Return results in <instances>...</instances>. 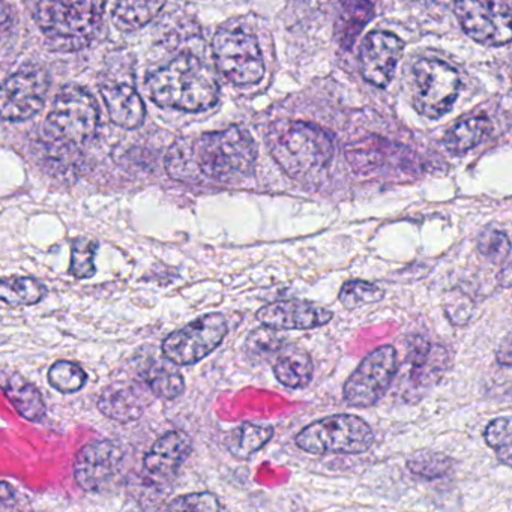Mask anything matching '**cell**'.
Here are the masks:
<instances>
[{"instance_id": "cell-1", "label": "cell", "mask_w": 512, "mask_h": 512, "mask_svg": "<svg viewBox=\"0 0 512 512\" xmlns=\"http://www.w3.org/2000/svg\"><path fill=\"white\" fill-rule=\"evenodd\" d=\"M257 149L247 131L230 127L178 140L166 158L170 178L187 184H236L253 173Z\"/></svg>"}, {"instance_id": "cell-2", "label": "cell", "mask_w": 512, "mask_h": 512, "mask_svg": "<svg viewBox=\"0 0 512 512\" xmlns=\"http://www.w3.org/2000/svg\"><path fill=\"white\" fill-rule=\"evenodd\" d=\"M152 100L164 109L205 112L217 104L220 85L214 70L191 53H182L148 77Z\"/></svg>"}, {"instance_id": "cell-3", "label": "cell", "mask_w": 512, "mask_h": 512, "mask_svg": "<svg viewBox=\"0 0 512 512\" xmlns=\"http://www.w3.org/2000/svg\"><path fill=\"white\" fill-rule=\"evenodd\" d=\"M106 0H40L38 26L56 52L89 46L103 23Z\"/></svg>"}, {"instance_id": "cell-4", "label": "cell", "mask_w": 512, "mask_h": 512, "mask_svg": "<svg viewBox=\"0 0 512 512\" xmlns=\"http://www.w3.org/2000/svg\"><path fill=\"white\" fill-rule=\"evenodd\" d=\"M268 143L274 160L293 178L323 169L334 154L331 137L305 122H278L269 131Z\"/></svg>"}, {"instance_id": "cell-5", "label": "cell", "mask_w": 512, "mask_h": 512, "mask_svg": "<svg viewBox=\"0 0 512 512\" xmlns=\"http://www.w3.org/2000/svg\"><path fill=\"white\" fill-rule=\"evenodd\" d=\"M373 440V430L364 419L335 415L305 427L295 442L310 454H362L371 448Z\"/></svg>"}, {"instance_id": "cell-6", "label": "cell", "mask_w": 512, "mask_h": 512, "mask_svg": "<svg viewBox=\"0 0 512 512\" xmlns=\"http://www.w3.org/2000/svg\"><path fill=\"white\" fill-rule=\"evenodd\" d=\"M100 112L94 97L80 86H67L59 92L47 118L50 137L62 145L76 146L95 137Z\"/></svg>"}, {"instance_id": "cell-7", "label": "cell", "mask_w": 512, "mask_h": 512, "mask_svg": "<svg viewBox=\"0 0 512 512\" xmlns=\"http://www.w3.org/2000/svg\"><path fill=\"white\" fill-rule=\"evenodd\" d=\"M212 53L220 73L236 86L257 85L265 62L257 38L242 28H221L212 40Z\"/></svg>"}, {"instance_id": "cell-8", "label": "cell", "mask_w": 512, "mask_h": 512, "mask_svg": "<svg viewBox=\"0 0 512 512\" xmlns=\"http://www.w3.org/2000/svg\"><path fill=\"white\" fill-rule=\"evenodd\" d=\"M413 83V106L427 119L445 116L461 89L458 71L437 59H419L413 65Z\"/></svg>"}, {"instance_id": "cell-9", "label": "cell", "mask_w": 512, "mask_h": 512, "mask_svg": "<svg viewBox=\"0 0 512 512\" xmlns=\"http://www.w3.org/2000/svg\"><path fill=\"white\" fill-rule=\"evenodd\" d=\"M226 334V317L220 313L206 314L164 340V358L175 365L196 364L211 355Z\"/></svg>"}, {"instance_id": "cell-10", "label": "cell", "mask_w": 512, "mask_h": 512, "mask_svg": "<svg viewBox=\"0 0 512 512\" xmlns=\"http://www.w3.org/2000/svg\"><path fill=\"white\" fill-rule=\"evenodd\" d=\"M398 370L397 350L383 346L365 356L344 385V400L352 407L376 404L392 385Z\"/></svg>"}, {"instance_id": "cell-11", "label": "cell", "mask_w": 512, "mask_h": 512, "mask_svg": "<svg viewBox=\"0 0 512 512\" xmlns=\"http://www.w3.org/2000/svg\"><path fill=\"white\" fill-rule=\"evenodd\" d=\"M455 14L476 43L499 47L511 41V8L503 0H458Z\"/></svg>"}, {"instance_id": "cell-12", "label": "cell", "mask_w": 512, "mask_h": 512, "mask_svg": "<svg viewBox=\"0 0 512 512\" xmlns=\"http://www.w3.org/2000/svg\"><path fill=\"white\" fill-rule=\"evenodd\" d=\"M49 76L43 68L25 67L0 85V118L22 122L34 118L46 103Z\"/></svg>"}, {"instance_id": "cell-13", "label": "cell", "mask_w": 512, "mask_h": 512, "mask_svg": "<svg viewBox=\"0 0 512 512\" xmlns=\"http://www.w3.org/2000/svg\"><path fill=\"white\" fill-rule=\"evenodd\" d=\"M124 452L113 440H95L80 449L74 461V479L88 493L109 487L121 470Z\"/></svg>"}, {"instance_id": "cell-14", "label": "cell", "mask_w": 512, "mask_h": 512, "mask_svg": "<svg viewBox=\"0 0 512 512\" xmlns=\"http://www.w3.org/2000/svg\"><path fill=\"white\" fill-rule=\"evenodd\" d=\"M404 52V43L391 32L368 34L361 47V71L364 79L376 88H386Z\"/></svg>"}, {"instance_id": "cell-15", "label": "cell", "mask_w": 512, "mask_h": 512, "mask_svg": "<svg viewBox=\"0 0 512 512\" xmlns=\"http://www.w3.org/2000/svg\"><path fill=\"white\" fill-rule=\"evenodd\" d=\"M334 314L302 301H278L260 308L257 319L275 331H305L331 322Z\"/></svg>"}, {"instance_id": "cell-16", "label": "cell", "mask_w": 512, "mask_h": 512, "mask_svg": "<svg viewBox=\"0 0 512 512\" xmlns=\"http://www.w3.org/2000/svg\"><path fill=\"white\" fill-rule=\"evenodd\" d=\"M191 449V439L184 431L176 430L164 434L143 460L146 473L155 479L173 478L190 457Z\"/></svg>"}, {"instance_id": "cell-17", "label": "cell", "mask_w": 512, "mask_h": 512, "mask_svg": "<svg viewBox=\"0 0 512 512\" xmlns=\"http://www.w3.org/2000/svg\"><path fill=\"white\" fill-rule=\"evenodd\" d=\"M101 95L113 124L125 130H136L145 121L146 107L131 83L110 80L101 86Z\"/></svg>"}, {"instance_id": "cell-18", "label": "cell", "mask_w": 512, "mask_h": 512, "mask_svg": "<svg viewBox=\"0 0 512 512\" xmlns=\"http://www.w3.org/2000/svg\"><path fill=\"white\" fill-rule=\"evenodd\" d=\"M145 391L139 383L116 382L107 386L98 400L104 415L119 422L139 419L145 410Z\"/></svg>"}, {"instance_id": "cell-19", "label": "cell", "mask_w": 512, "mask_h": 512, "mask_svg": "<svg viewBox=\"0 0 512 512\" xmlns=\"http://www.w3.org/2000/svg\"><path fill=\"white\" fill-rule=\"evenodd\" d=\"M313 373V359L301 347L284 346L275 358V377L289 388H304L310 383Z\"/></svg>"}, {"instance_id": "cell-20", "label": "cell", "mask_w": 512, "mask_h": 512, "mask_svg": "<svg viewBox=\"0 0 512 512\" xmlns=\"http://www.w3.org/2000/svg\"><path fill=\"white\" fill-rule=\"evenodd\" d=\"M10 403L20 416L31 422H38L46 415V403L37 386L23 379L19 374H14L4 388Z\"/></svg>"}, {"instance_id": "cell-21", "label": "cell", "mask_w": 512, "mask_h": 512, "mask_svg": "<svg viewBox=\"0 0 512 512\" xmlns=\"http://www.w3.org/2000/svg\"><path fill=\"white\" fill-rule=\"evenodd\" d=\"M164 5L166 0H119L113 23L119 31H139L163 11Z\"/></svg>"}, {"instance_id": "cell-22", "label": "cell", "mask_w": 512, "mask_h": 512, "mask_svg": "<svg viewBox=\"0 0 512 512\" xmlns=\"http://www.w3.org/2000/svg\"><path fill=\"white\" fill-rule=\"evenodd\" d=\"M373 5L368 0H343L337 22V37L343 49H352L359 32L373 19Z\"/></svg>"}, {"instance_id": "cell-23", "label": "cell", "mask_w": 512, "mask_h": 512, "mask_svg": "<svg viewBox=\"0 0 512 512\" xmlns=\"http://www.w3.org/2000/svg\"><path fill=\"white\" fill-rule=\"evenodd\" d=\"M491 131V124L485 116H472L458 122L445 137V146L452 154H466L478 146Z\"/></svg>"}, {"instance_id": "cell-24", "label": "cell", "mask_w": 512, "mask_h": 512, "mask_svg": "<svg viewBox=\"0 0 512 512\" xmlns=\"http://www.w3.org/2000/svg\"><path fill=\"white\" fill-rule=\"evenodd\" d=\"M46 286L32 277H8L0 280V301L11 307H26L43 301Z\"/></svg>"}, {"instance_id": "cell-25", "label": "cell", "mask_w": 512, "mask_h": 512, "mask_svg": "<svg viewBox=\"0 0 512 512\" xmlns=\"http://www.w3.org/2000/svg\"><path fill=\"white\" fill-rule=\"evenodd\" d=\"M443 359H446V353L442 347H433L427 341L416 338L409 352L413 380L427 385L434 376H440V368L443 370L445 367Z\"/></svg>"}, {"instance_id": "cell-26", "label": "cell", "mask_w": 512, "mask_h": 512, "mask_svg": "<svg viewBox=\"0 0 512 512\" xmlns=\"http://www.w3.org/2000/svg\"><path fill=\"white\" fill-rule=\"evenodd\" d=\"M274 436V428L266 425L244 424L230 431L226 437V446L236 458L250 457L262 449Z\"/></svg>"}, {"instance_id": "cell-27", "label": "cell", "mask_w": 512, "mask_h": 512, "mask_svg": "<svg viewBox=\"0 0 512 512\" xmlns=\"http://www.w3.org/2000/svg\"><path fill=\"white\" fill-rule=\"evenodd\" d=\"M283 347V337L275 329L268 328V326L251 332L250 337L247 338V344H245L248 358L260 362V364L271 361L272 358H277Z\"/></svg>"}, {"instance_id": "cell-28", "label": "cell", "mask_w": 512, "mask_h": 512, "mask_svg": "<svg viewBox=\"0 0 512 512\" xmlns=\"http://www.w3.org/2000/svg\"><path fill=\"white\" fill-rule=\"evenodd\" d=\"M146 382L149 389L154 392L157 397L164 400H173L184 392L185 382L181 373L167 367L166 364H158V367L149 368L146 373Z\"/></svg>"}, {"instance_id": "cell-29", "label": "cell", "mask_w": 512, "mask_h": 512, "mask_svg": "<svg viewBox=\"0 0 512 512\" xmlns=\"http://www.w3.org/2000/svg\"><path fill=\"white\" fill-rule=\"evenodd\" d=\"M49 383L62 394H74L86 385L88 374L80 365L70 361H58L49 370Z\"/></svg>"}, {"instance_id": "cell-30", "label": "cell", "mask_w": 512, "mask_h": 512, "mask_svg": "<svg viewBox=\"0 0 512 512\" xmlns=\"http://www.w3.org/2000/svg\"><path fill=\"white\" fill-rule=\"evenodd\" d=\"M98 242L88 236H80L73 242L71 251L70 272L79 280L92 278L97 274L95 256H97Z\"/></svg>"}, {"instance_id": "cell-31", "label": "cell", "mask_w": 512, "mask_h": 512, "mask_svg": "<svg viewBox=\"0 0 512 512\" xmlns=\"http://www.w3.org/2000/svg\"><path fill=\"white\" fill-rule=\"evenodd\" d=\"M383 290L376 284L367 283V281H349L344 284L340 290V302L347 310L364 307V305L374 304L383 298Z\"/></svg>"}, {"instance_id": "cell-32", "label": "cell", "mask_w": 512, "mask_h": 512, "mask_svg": "<svg viewBox=\"0 0 512 512\" xmlns=\"http://www.w3.org/2000/svg\"><path fill=\"white\" fill-rule=\"evenodd\" d=\"M451 458L440 452H418L407 461V467L413 475L425 479H436L448 473L451 469Z\"/></svg>"}, {"instance_id": "cell-33", "label": "cell", "mask_w": 512, "mask_h": 512, "mask_svg": "<svg viewBox=\"0 0 512 512\" xmlns=\"http://www.w3.org/2000/svg\"><path fill=\"white\" fill-rule=\"evenodd\" d=\"M484 437L487 445L496 449L497 458L505 466H511V418L503 416L491 421L485 428Z\"/></svg>"}, {"instance_id": "cell-34", "label": "cell", "mask_w": 512, "mask_h": 512, "mask_svg": "<svg viewBox=\"0 0 512 512\" xmlns=\"http://www.w3.org/2000/svg\"><path fill=\"white\" fill-rule=\"evenodd\" d=\"M478 250L493 263L506 262L511 253V242L502 230L488 229L479 236Z\"/></svg>"}, {"instance_id": "cell-35", "label": "cell", "mask_w": 512, "mask_h": 512, "mask_svg": "<svg viewBox=\"0 0 512 512\" xmlns=\"http://www.w3.org/2000/svg\"><path fill=\"white\" fill-rule=\"evenodd\" d=\"M167 508L170 511L215 512L220 511L221 505L212 493H193L178 497Z\"/></svg>"}, {"instance_id": "cell-36", "label": "cell", "mask_w": 512, "mask_h": 512, "mask_svg": "<svg viewBox=\"0 0 512 512\" xmlns=\"http://www.w3.org/2000/svg\"><path fill=\"white\" fill-rule=\"evenodd\" d=\"M16 508V494L8 482L0 481V511H11Z\"/></svg>"}, {"instance_id": "cell-37", "label": "cell", "mask_w": 512, "mask_h": 512, "mask_svg": "<svg viewBox=\"0 0 512 512\" xmlns=\"http://www.w3.org/2000/svg\"><path fill=\"white\" fill-rule=\"evenodd\" d=\"M511 340H509V335H506L505 341L500 344L499 352H497V361L500 362V365H505V367H511Z\"/></svg>"}, {"instance_id": "cell-38", "label": "cell", "mask_w": 512, "mask_h": 512, "mask_svg": "<svg viewBox=\"0 0 512 512\" xmlns=\"http://www.w3.org/2000/svg\"><path fill=\"white\" fill-rule=\"evenodd\" d=\"M11 22L10 5L5 0H0V29L7 26Z\"/></svg>"}, {"instance_id": "cell-39", "label": "cell", "mask_w": 512, "mask_h": 512, "mask_svg": "<svg viewBox=\"0 0 512 512\" xmlns=\"http://www.w3.org/2000/svg\"><path fill=\"white\" fill-rule=\"evenodd\" d=\"M500 284H502L505 289H508L511 286V263L506 260L505 268L502 269L499 275Z\"/></svg>"}]
</instances>
